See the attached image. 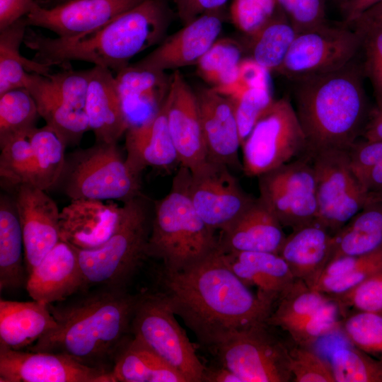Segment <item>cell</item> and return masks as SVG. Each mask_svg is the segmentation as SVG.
Returning a JSON list of instances; mask_svg holds the SVG:
<instances>
[{"mask_svg":"<svg viewBox=\"0 0 382 382\" xmlns=\"http://www.w3.org/2000/svg\"><path fill=\"white\" fill-rule=\"evenodd\" d=\"M361 35L344 23L297 33L279 73L292 81L339 70L355 59Z\"/></svg>","mask_w":382,"mask_h":382,"instance_id":"8fae6325","label":"cell"},{"mask_svg":"<svg viewBox=\"0 0 382 382\" xmlns=\"http://www.w3.org/2000/svg\"><path fill=\"white\" fill-rule=\"evenodd\" d=\"M352 170L359 181L382 160V141L358 139L347 150Z\"/></svg>","mask_w":382,"mask_h":382,"instance_id":"f5cc1de1","label":"cell"},{"mask_svg":"<svg viewBox=\"0 0 382 382\" xmlns=\"http://www.w3.org/2000/svg\"><path fill=\"white\" fill-rule=\"evenodd\" d=\"M330 364L335 382H382V361L352 345L334 349Z\"/></svg>","mask_w":382,"mask_h":382,"instance_id":"f35d334b","label":"cell"},{"mask_svg":"<svg viewBox=\"0 0 382 382\" xmlns=\"http://www.w3.org/2000/svg\"><path fill=\"white\" fill-rule=\"evenodd\" d=\"M84 111L96 142L115 144L125 134L126 120L113 71L94 66L91 69Z\"/></svg>","mask_w":382,"mask_h":382,"instance_id":"603a6c76","label":"cell"},{"mask_svg":"<svg viewBox=\"0 0 382 382\" xmlns=\"http://www.w3.org/2000/svg\"><path fill=\"white\" fill-rule=\"evenodd\" d=\"M332 298L296 279L276 303L267 323L283 328L319 309Z\"/></svg>","mask_w":382,"mask_h":382,"instance_id":"74e56055","label":"cell"},{"mask_svg":"<svg viewBox=\"0 0 382 382\" xmlns=\"http://www.w3.org/2000/svg\"><path fill=\"white\" fill-rule=\"evenodd\" d=\"M162 286L173 313L209 350L236 332L267 323L274 307L228 268L219 248L180 270L163 271Z\"/></svg>","mask_w":382,"mask_h":382,"instance_id":"6da1fadb","label":"cell"},{"mask_svg":"<svg viewBox=\"0 0 382 382\" xmlns=\"http://www.w3.org/2000/svg\"><path fill=\"white\" fill-rule=\"evenodd\" d=\"M1 382H115L112 371L61 353L24 351L0 345Z\"/></svg>","mask_w":382,"mask_h":382,"instance_id":"9a60e30c","label":"cell"},{"mask_svg":"<svg viewBox=\"0 0 382 382\" xmlns=\"http://www.w3.org/2000/svg\"><path fill=\"white\" fill-rule=\"evenodd\" d=\"M381 1L347 0L340 6L343 15L344 23L349 25L366 10Z\"/></svg>","mask_w":382,"mask_h":382,"instance_id":"6f0895ef","label":"cell"},{"mask_svg":"<svg viewBox=\"0 0 382 382\" xmlns=\"http://www.w3.org/2000/svg\"><path fill=\"white\" fill-rule=\"evenodd\" d=\"M25 288L33 300L47 305L86 289L76 248L60 240L28 274Z\"/></svg>","mask_w":382,"mask_h":382,"instance_id":"44dd1931","label":"cell"},{"mask_svg":"<svg viewBox=\"0 0 382 382\" xmlns=\"http://www.w3.org/2000/svg\"><path fill=\"white\" fill-rule=\"evenodd\" d=\"M153 207L143 194L124 202L118 226L103 245L92 249L75 247L87 288L126 289L148 257Z\"/></svg>","mask_w":382,"mask_h":382,"instance_id":"8992f818","label":"cell"},{"mask_svg":"<svg viewBox=\"0 0 382 382\" xmlns=\"http://www.w3.org/2000/svg\"><path fill=\"white\" fill-rule=\"evenodd\" d=\"M72 200H117L123 203L142 193L141 178L133 173L117 143H98L66 156L57 184Z\"/></svg>","mask_w":382,"mask_h":382,"instance_id":"52a82bcc","label":"cell"},{"mask_svg":"<svg viewBox=\"0 0 382 382\" xmlns=\"http://www.w3.org/2000/svg\"><path fill=\"white\" fill-rule=\"evenodd\" d=\"M39 117L36 103L26 88L0 96V145L14 137L28 134L36 127Z\"/></svg>","mask_w":382,"mask_h":382,"instance_id":"8d00e7d4","label":"cell"},{"mask_svg":"<svg viewBox=\"0 0 382 382\" xmlns=\"http://www.w3.org/2000/svg\"><path fill=\"white\" fill-rule=\"evenodd\" d=\"M28 71L18 61L0 55V96L19 88H25Z\"/></svg>","mask_w":382,"mask_h":382,"instance_id":"db71d44e","label":"cell"},{"mask_svg":"<svg viewBox=\"0 0 382 382\" xmlns=\"http://www.w3.org/2000/svg\"><path fill=\"white\" fill-rule=\"evenodd\" d=\"M27 273L21 226L14 202L0 198V290L25 287Z\"/></svg>","mask_w":382,"mask_h":382,"instance_id":"d6a6232c","label":"cell"},{"mask_svg":"<svg viewBox=\"0 0 382 382\" xmlns=\"http://www.w3.org/2000/svg\"><path fill=\"white\" fill-rule=\"evenodd\" d=\"M292 160L257 178L259 198L283 227L291 230L316 219V183L311 159Z\"/></svg>","mask_w":382,"mask_h":382,"instance_id":"4fadbf2b","label":"cell"},{"mask_svg":"<svg viewBox=\"0 0 382 382\" xmlns=\"http://www.w3.org/2000/svg\"><path fill=\"white\" fill-rule=\"evenodd\" d=\"M342 320L337 303L332 299L319 309L281 330L286 332L294 342L311 346L320 337L340 328Z\"/></svg>","mask_w":382,"mask_h":382,"instance_id":"60d3db41","label":"cell"},{"mask_svg":"<svg viewBox=\"0 0 382 382\" xmlns=\"http://www.w3.org/2000/svg\"><path fill=\"white\" fill-rule=\"evenodd\" d=\"M207 161L242 170L241 140L232 101L213 88L195 90Z\"/></svg>","mask_w":382,"mask_h":382,"instance_id":"ffe728a7","label":"cell"},{"mask_svg":"<svg viewBox=\"0 0 382 382\" xmlns=\"http://www.w3.org/2000/svg\"><path fill=\"white\" fill-rule=\"evenodd\" d=\"M351 27V26H350ZM361 35L364 76L372 86L376 108H382V24L351 27Z\"/></svg>","mask_w":382,"mask_h":382,"instance_id":"ee69618b","label":"cell"},{"mask_svg":"<svg viewBox=\"0 0 382 382\" xmlns=\"http://www.w3.org/2000/svg\"><path fill=\"white\" fill-rule=\"evenodd\" d=\"M144 1L69 0L51 7L36 1L25 19L28 26L47 29L57 37H74L100 28Z\"/></svg>","mask_w":382,"mask_h":382,"instance_id":"e0dca14e","label":"cell"},{"mask_svg":"<svg viewBox=\"0 0 382 382\" xmlns=\"http://www.w3.org/2000/svg\"><path fill=\"white\" fill-rule=\"evenodd\" d=\"M33 97L40 116L62 139L66 146L79 143L90 130L84 110L66 104L55 92L46 76L27 73L25 86Z\"/></svg>","mask_w":382,"mask_h":382,"instance_id":"f546056e","label":"cell"},{"mask_svg":"<svg viewBox=\"0 0 382 382\" xmlns=\"http://www.w3.org/2000/svg\"><path fill=\"white\" fill-rule=\"evenodd\" d=\"M274 100L268 84L249 88L231 100L234 106L241 144L258 119Z\"/></svg>","mask_w":382,"mask_h":382,"instance_id":"7dc6e473","label":"cell"},{"mask_svg":"<svg viewBox=\"0 0 382 382\" xmlns=\"http://www.w3.org/2000/svg\"><path fill=\"white\" fill-rule=\"evenodd\" d=\"M175 12L183 25L199 16L222 9L228 0H171Z\"/></svg>","mask_w":382,"mask_h":382,"instance_id":"11a10c76","label":"cell"},{"mask_svg":"<svg viewBox=\"0 0 382 382\" xmlns=\"http://www.w3.org/2000/svg\"><path fill=\"white\" fill-rule=\"evenodd\" d=\"M361 137L366 139L382 141V108H376L370 112Z\"/></svg>","mask_w":382,"mask_h":382,"instance_id":"680465c9","label":"cell"},{"mask_svg":"<svg viewBox=\"0 0 382 382\" xmlns=\"http://www.w3.org/2000/svg\"><path fill=\"white\" fill-rule=\"evenodd\" d=\"M376 193V195H378V196L381 197H382V189L376 192H374Z\"/></svg>","mask_w":382,"mask_h":382,"instance_id":"03108f58","label":"cell"},{"mask_svg":"<svg viewBox=\"0 0 382 382\" xmlns=\"http://www.w3.org/2000/svg\"><path fill=\"white\" fill-rule=\"evenodd\" d=\"M243 49L235 40L218 38L198 61V75L212 88L235 81L242 61Z\"/></svg>","mask_w":382,"mask_h":382,"instance_id":"d590c367","label":"cell"},{"mask_svg":"<svg viewBox=\"0 0 382 382\" xmlns=\"http://www.w3.org/2000/svg\"><path fill=\"white\" fill-rule=\"evenodd\" d=\"M35 163L33 185L47 190L57 185L65 164L66 145L47 125L33 129L28 135Z\"/></svg>","mask_w":382,"mask_h":382,"instance_id":"e575fe53","label":"cell"},{"mask_svg":"<svg viewBox=\"0 0 382 382\" xmlns=\"http://www.w3.org/2000/svg\"><path fill=\"white\" fill-rule=\"evenodd\" d=\"M361 184L368 192H376L382 189V160L364 178Z\"/></svg>","mask_w":382,"mask_h":382,"instance_id":"6125c7cd","label":"cell"},{"mask_svg":"<svg viewBox=\"0 0 382 382\" xmlns=\"http://www.w3.org/2000/svg\"><path fill=\"white\" fill-rule=\"evenodd\" d=\"M222 23L221 9L204 13L166 37L154 50L134 64L160 71L197 64L218 39Z\"/></svg>","mask_w":382,"mask_h":382,"instance_id":"d6986e66","label":"cell"},{"mask_svg":"<svg viewBox=\"0 0 382 382\" xmlns=\"http://www.w3.org/2000/svg\"><path fill=\"white\" fill-rule=\"evenodd\" d=\"M271 328L263 323L236 332L210 351L242 382L291 381L289 343Z\"/></svg>","mask_w":382,"mask_h":382,"instance_id":"ba28073f","label":"cell"},{"mask_svg":"<svg viewBox=\"0 0 382 382\" xmlns=\"http://www.w3.org/2000/svg\"><path fill=\"white\" fill-rule=\"evenodd\" d=\"M190 170L180 166L169 192L154 202L146 253L163 271L180 270L219 248V238L199 217L188 193Z\"/></svg>","mask_w":382,"mask_h":382,"instance_id":"5b68a950","label":"cell"},{"mask_svg":"<svg viewBox=\"0 0 382 382\" xmlns=\"http://www.w3.org/2000/svg\"><path fill=\"white\" fill-rule=\"evenodd\" d=\"M333 235L315 219L292 230L286 236L279 255L296 279L313 288L330 260Z\"/></svg>","mask_w":382,"mask_h":382,"instance_id":"83f0119b","label":"cell"},{"mask_svg":"<svg viewBox=\"0 0 382 382\" xmlns=\"http://www.w3.org/2000/svg\"><path fill=\"white\" fill-rule=\"evenodd\" d=\"M37 0H0V30L25 17Z\"/></svg>","mask_w":382,"mask_h":382,"instance_id":"9f6ffc18","label":"cell"},{"mask_svg":"<svg viewBox=\"0 0 382 382\" xmlns=\"http://www.w3.org/2000/svg\"><path fill=\"white\" fill-rule=\"evenodd\" d=\"M372 24H382V1L366 10L349 26H362Z\"/></svg>","mask_w":382,"mask_h":382,"instance_id":"94428289","label":"cell"},{"mask_svg":"<svg viewBox=\"0 0 382 382\" xmlns=\"http://www.w3.org/2000/svg\"></svg>","mask_w":382,"mask_h":382,"instance_id":"003e7915","label":"cell"},{"mask_svg":"<svg viewBox=\"0 0 382 382\" xmlns=\"http://www.w3.org/2000/svg\"><path fill=\"white\" fill-rule=\"evenodd\" d=\"M283 226L258 197L231 225L220 231L222 252H267L279 254L286 238Z\"/></svg>","mask_w":382,"mask_h":382,"instance_id":"cb8c5ba5","label":"cell"},{"mask_svg":"<svg viewBox=\"0 0 382 382\" xmlns=\"http://www.w3.org/2000/svg\"><path fill=\"white\" fill-rule=\"evenodd\" d=\"M298 33L326 24V0H277Z\"/></svg>","mask_w":382,"mask_h":382,"instance_id":"f907efd6","label":"cell"},{"mask_svg":"<svg viewBox=\"0 0 382 382\" xmlns=\"http://www.w3.org/2000/svg\"><path fill=\"white\" fill-rule=\"evenodd\" d=\"M14 203L24 243L27 277L60 239L59 213L45 191L28 183L16 186Z\"/></svg>","mask_w":382,"mask_h":382,"instance_id":"2e32d148","label":"cell"},{"mask_svg":"<svg viewBox=\"0 0 382 382\" xmlns=\"http://www.w3.org/2000/svg\"><path fill=\"white\" fill-rule=\"evenodd\" d=\"M220 252L228 268L248 286L255 288L256 294L262 299L274 306L296 279L287 263L279 254L267 252Z\"/></svg>","mask_w":382,"mask_h":382,"instance_id":"d4e9b609","label":"cell"},{"mask_svg":"<svg viewBox=\"0 0 382 382\" xmlns=\"http://www.w3.org/2000/svg\"><path fill=\"white\" fill-rule=\"evenodd\" d=\"M331 297L342 318L357 312L382 313V268L351 290Z\"/></svg>","mask_w":382,"mask_h":382,"instance_id":"7bdbcfd3","label":"cell"},{"mask_svg":"<svg viewBox=\"0 0 382 382\" xmlns=\"http://www.w3.org/2000/svg\"><path fill=\"white\" fill-rule=\"evenodd\" d=\"M349 343L382 361V313L357 312L342 320L341 327Z\"/></svg>","mask_w":382,"mask_h":382,"instance_id":"b9f144b4","label":"cell"},{"mask_svg":"<svg viewBox=\"0 0 382 382\" xmlns=\"http://www.w3.org/2000/svg\"><path fill=\"white\" fill-rule=\"evenodd\" d=\"M277 0H233L230 16L234 25L251 37L277 13Z\"/></svg>","mask_w":382,"mask_h":382,"instance_id":"c3c4849f","label":"cell"},{"mask_svg":"<svg viewBox=\"0 0 382 382\" xmlns=\"http://www.w3.org/2000/svg\"><path fill=\"white\" fill-rule=\"evenodd\" d=\"M91 69L73 70L63 69L46 76L57 94L69 105L76 110H84L91 79Z\"/></svg>","mask_w":382,"mask_h":382,"instance_id":"681fc988","label":"cell"},{"mask_svg":"<svg viewBox=\"0 0 382 382\" xmlns=\"http://www.w3.org/2000/svg\"><path fill=\"white\" fill-rule=\"evenodd\" d=\"M381 248L382 197L369 192L363 208L333 235L330 261L342 256L364 255Z\"/></svg>","mask_w":382,"mask_h":382,"instance_id":"4dcf8cb0","label":"cell"},{"mask_svg":"<svg viewBox=\"0 0 382 382\" xmlns=\"http://www.w3.org/2000/svg\"><path fill=\"white\" fill-rule=\"evenodd\" d=\"M241 148L242 170L248 177H258L307 151L306 137L291 101L274 100Z\"/></svg>","mask_w":382,"mask_h":382,"instance_id":"30bf717a","label":"cell"},{"mask_svg":"<svg viewBox=\"0 0 382 382\" xmlns=\"http://www.w3.org/2000/svg\"><path fill=\"white\" fill-rule=\"evenodd\" d=\"M140 296L127 289L99 287L77 299L50 304L57 326L27 349L64 354L87 366L112 371Z\"/></svg>","mask_w":382,"mask_h":382,"instance_id":"7a4b0ae2","label":"cell"},{"mask_svg":"<svg viewBox=\"0 0 382 382\" xmlns=\"http://www.w3.org/2000/svg\"><path fill=\"white\" fill-rule=\"evenodd\" d=\"M382 268V248L361 255L359 262L344 274L336 277H321L313 289L330 296L344 294Z\"/></svg>","mask_w":382,"mask_h":382,"instance_id":"f6af8a7d","label":"cell"},{"mask_svg":"<svg viewBox=\"0 0 382 382\" xmlns=\"http://www.w3.org/2000/svg\"><path fill=\"white\" fill-rule=\"evenodd\" d=\"M69 0H37V2L44 7H51Z\"/></svg>","mask_w":382,"mask_h":382,"instance_id":"be15d7a7","label":"cell"},{"mask_svg":"<svg viewBox=\"0 0 382 382\" xmlns=\"http://www.w3.org/2000/svg\"><path fill=\"white\" fill-rule=\"evenodd\" d=\"M121 212L113 200L72 199L59 213L60 239L79 249L99 247L116 230Z\"/></svg>","mask_w":382,"mask_h":382,"instance_id":"7402d4cb","label":"cell"},{"mask_svg":"<svg viewBox=\"0 0 382 382\" xmlns=\"http://www.w3.org/2000/svg\"><path fill=\"white\" fill-rule=\"evenodd\" d=\"M28 134L11 138L0 145V176L14 187L33 185L35 163L32 146Z\"/></svg>","mask_w":382,"mask_h":382,"instance_id":"ab89813d","label":"cell"},{"mask_svg":"<svg viewBox=\"0 0 382 382\" xmlns=\"http://www.w3.org/2000/svg\"><path fill=\"white\" fill-rule=\"evenodd\" d=\"M188 193L197 214L215 231L231 225L256 199L227 166L209 161L190 171Z\"/></svg>","mask_w":382,"mask_h":382,"instance_id":"5bb4252c","label":"cell"},{"mask_svg":"<svg viewBox=\"0 0 382 382\" xmlns=\"http://www.w3.org/2000/svg\"><path fill=\"white\" fill-rule=\"evenodd\" d=\"M173 18L168 0H144L105 25L69 37H50L27 30L23 43L35 52L41 64L71 68L83 61L117 73L140 52L158 45L166 37Z\"/></svg>","mask_w":382,"mask_h":382,"instance_id":"3957f363","label":"cell"},{"mask_svg":"<svg viewBox=\"0 0 382 382\" xmlns=\"http://www.w3.org/2000/svg\"><path fill=\"white\" fill-rule=\"evenodd\" d=\"M57 326L49 305L33 300L1 299L0 345L9 349L28 348Z\"/></svg>","mask_w":382,"mask_h":382,"instance_id":"f1b7e54d","label":"cell"},{"mask_svg":"<svg viewBox=\"0 0 382 382\" xmlns=\"http://www.w3.org/2000/svg\"><path fill=\"white\" fill-rule=\"evenodd\" d=\"M362 65L354 60L333 72L294 81V108L309 156L348 150L361 136L370 112Z\"/></svg>","mask_w":382,"mask_h":382,"instance_id":"277c9868","label":"cell"},{"mask_svg":"<svg viewBox=\"0 0 382 382\" xmlns=\"http://www.w3.org/2000/svg\"><path fill=\"white\" fill-rule=\"evenodd\" d=\"M334 2L337 3L340 6L344 4L347 0H332Z\"/></svg>","mask_w":382,"mask_h":382,"instance_id":"e7e4bbea","label":"cell"},{"mask_svg":"<svg viewBox=\"0 0 382 382\" xmlns=\"http://www.w3.org/2000/svg\"><path fill=\"white\" fill-rule=\"evenodd\" d=\"M28 26L24 17L0 30V55H6L20 62L29 73L47 76L51 73L50 66L27 59L20 52V46L23 42Z\"/></svg>","mask_w":382,"mask_h":382,"instance_id":"816d5d0a","label":"cell"},{"mask_svg":"<svg viewBox=\"0 0 382 382\" xmlns=\"http://www.w3.org/2000/svg\"><path fill=\"white\" fill-rule=\"evenodd\" d=\"M309 156L316 183V219L335 234L363 208L369 192L353 173L347 150H322Z\"/></svg>","mask_w":382,"mask_h":382,"instance_id":"7c38bea8","label":"cell"},{"mask_svg":"<svg viewBox=\"0 0 382 382\" xmlns=\"http://www.w3.org/2000/svg\"><path fill=\"white\" fill-rule=\"evenodd\" d=\"M115 382H186L155 352L133 337L117 352L112 368Z\"/></svg>","mask_w":382,"mask_h":382,"instance_id":"1f68e13d","label":"cell"},{"mask_svg":"<svg viewBox=\"0 0 382 382\" xmlns=\"http://www.w3.org/2000/svg\"><path fill=\"white\" fill-rule=\"evenodd\" d=\"M117 88L129 127L153 117L168 92L170 77L160 71L128 65L116 73Z\"/></svg>","mask_w":382,"mask_h":382,"instance_id":"4316f807","label":"cell"},{"mask_svg":"<svg viewBox=\"0 0 382 382\" xmlns=\"http://www.w3.org/2000/svg\"><path fill=\"white\" fill-rule=\"evenodd\" d=\"M289 354L294 382H335L330 362L320 357L311 346L291 340Z\"/></svg>","mask_w":382,"mask_h":382,"instance_id":"bcb514c9","label":"cell"},{"mask_svg":"<svg viewBox=\"0 0 382 382\" xmlns=\"http://www.w3.org/2000/svg\"><path fill=\"white\" fill-rule=\"evenodd\" d=\"M297 33L279 8L275 15L250 37L251 59L268 73L278 72Z\"/></svg>","mask_w":382,"mask_h":382,"instance_id":"836d02e7","label":"cell"},{"mask_svg":"<svg viewBox=\"0 0 382 382\" xmlns=\"http://www.w3.org/2000/svg\"><path fill=\"white\" fill-rule=\"evenodd\" d=\"M130 332L181 374L186 382H204L206 366L161 293L140 296Z\"/></svg>","mask_w":382,"mask_h":382,"instance_id":"9c48e42d","label":"cell"},{"mask_svg":"<svg viewBox=\"0 0 382 382\" xmlns=\"http://www.w3.org/2000/svg\"><path fill=\"white\" fill-rule=\"evenodd\" d=\"M168 130L180 162L190 171L207 161L195 90L175 70L163 103Z\"/></svg>","mask_w":382,"mask_h":382,"instance_id":"ac0fdd59","label":"cell"},{"mask_svg":"<svg viewBox=\"0 0 382 382\" xmlns=\"http://www.w3.org/2000/svg\"><path fill=\"white\" fill-rule=\"evenodd\" d=\"M204 382H242L241 378L225 366L205 367Z\"/></svg>","mask_w":382,"mask_h":382,"instance_id":"91938a15","label":"cell"},{"mask_svg":"<svg viewBox=\"0 0 382 382\" xmlns=\"http://www.w3.org/2000/svg\"><path fill=\"white\" fill-rule=\"evenodd\" d=\"M125 135V161L135 175L141 176L148 167L168 171L180 165L163 103L153 117L141 125L129 127Z\"/></svg>","mask_w":382,"mask_h":382,"instance_id":"484cf974","label":"cell"}]
</instances>
